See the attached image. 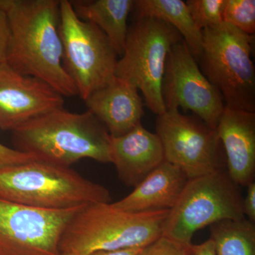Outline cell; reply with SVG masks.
Returning a JSON list of instances; mask_svg holds the SVG:
<instances>
[{"mask_svg": "<svg viewBox=\"0 0 255 255\" xmlns=\"http://www.w3.org/2000/svg\"><path fill=\"white\" fill-rule=\"evenodd\" d=\"M37 159L34 156L23 153L0 142V169Z\"/></svg>", "mask_w": 255, "mask_h": 255, "instance_id": "603a6c76", "label": "cell"}, {"mask_svg": "<svg viewBox=\"0 0 255 255\" xmlns=\"http://www.w3.org/2000/svg\"><path fill=\"white\" fill-rule=\"evenodd\" d=\"M188 180L179 167L164 160L134 187L130 194L112 204L117 209L132 213L170 210Z\"/></svg>", "mask_w": 255, "mask_h": 255, "instance_id": "2e32d148", "label": "cell"}, {"mask_svg": "<svg viewBox=\"0 0 255 255\" xmlns=\"http://www.w3.org/2000/svg\"><path fill=\"white\" fill-rule=\"evenodd\" d=\"M169 211L128 212L117 209L112 202L84 206L64 231L60 253L90 255L145 248L163 236Z\"/></svg>", "mask_w": 255, "mask_h": 255, "instance_id": "3957f363", "label": "cell"}, {"mask_svg": "<svg viewBox=\"0 0 255 255\" xmlns=\"http://www.w3.org/2000/svg\"><path fill=\"white\" fill-rule=\"evenodd\" d=\"M70 2L78 17L100 28L118 56H122L128 31V18L133 9L134 1L77 0Z\"/></svg>", "mask_w": 255, "mask_h": 255, "instance_id": "e0dca14e", "label": "cell"}, {"mask_svg": "<svg viewBox=\"0 0 255 255\" xmlns=\"http://www.w3.org/2000/svg\"><path fill=\"white\" fill-rule=\"evenodd\" d=\"M0 199L53 211L112 201L102 184L70 167L38 159L0 169Z\"/></svg>", "mask_w": 255, "mask_h": 255, "instance_id": "277c9868", "label": "cell"}, {"mask_svg": "<svg viewBox=\"0 0 255 255\" xmlns=\"http://www.w3.org/2000/svg\"><path fill=\"white\" fill-rule=\"evenodd\" d=\"M246 197L243 198V213L247 219L255 223V182L248 186Z\"/></svg>", "mask_w": 255, "mask_h": 255, "instance_id": "d4e9b609", "label": "cell"}, {"mask_svg": "<svg viewBox=\"0 0 255 255\" xmlns=\"http://www.w3.org/2000/svg\"><path fill=\"white\" fill-rule=\"evenodd\" d=\"M83 207L53 211L0 199V255H61L62 235Z\"/></svg>", "mask_w": 255, "mask_h": 255, "instance_id": "30bf717a", "label": "cell"}, {"mask_svg": "<svg viewBox=\"0 0 255 255\" xmlns=\"http://www.w3.org/2000/svg\"><path fill=\"white\" fill-rule=\"evenodd\" d=\"M162 95L166 110L179 107L191 111L216 129L226 105L221 94L201 72L185 42H177L169 52Z\"/></svg>", "mask_w": 255, "mask_h": 255, "instance_id": "8fae6325", "label": "cell"}, {"mask_svg": "<svg viewBox=\"0 0 255 255\" xmlns=\"http://www.w3.org/2000/svg\"><path fill=\"white\" fill-rule=\"evenodd\" d=\"M186 4L191 17L201 31L223 23L225 0H188Z\"/></svg>", "mask_w": 255, "mask_h": 255, "instance_id": "44dd1931", "label": "cell"}, {"mask_svg": "<svg viewBox=\"0 0 255 255\" xmlns=\"http://www.w3.org/2000/svg\"><path fill=\"white\" fill-rule=\"evenodd\" d=\"M191 255H216L212 241L209 238L201 244H192Z\"/></svg>", "mask_w": 255, "mask_h": 255, "instance_id": "484cf974", "label": "cell"}, {"mask_svg": "<svg viewBox=\"0 0 255 255\" xmlns=\"http://www.w3.org/2000/svg\"><path fill=\"white\" fill-rule=\"evenodd\" d=\"M191 246L192 244H182L162 236L142 248L138 255H191Z\"/></svg>", "mask_w": 255, "mask_h": 255, "instance_id": "7402d4cb", "label": "cell"}, {"mask_svg": "<svg viewBox=\"0 0 255 255\" xmlns=\"http://www.w3.org/2000/svg\"><path fill=\"white\" fill-rule=\"evenodd\" d=\"M209 227L216 255H255V224L246 218L220 221Z\"/></svg>", "mask_w": 255, "mask_h": 255, "instance_id": "d6986e66", "label": "cell"}, {"mask_svg": "<svg viewBox=\"0 0 255 255\" xmlns=\"http://www.w3.org/2000/svg\"><path fill=\"white\" fill-rule=\"evenodd\" d=\"M110 141V132L91 112L73 113L64 107L41 114L11 131L15 150L63 167L87 158L111 163Z\"/></svg>", "mask_w": 255, "mask_h": 255, "instance_id": "7a4b0ae2", "label": "cell"}, {"mask_svg": "<svg viewBox=\"0 0 255 255\" xmlns=\"http://www.w3.org/2000/svg\"><path fill=\"white\" fill-rule=\"evenodd\" d=\"M9 26L7 16L0 8V65L6 62L9 42Z\"/></svg>", "mask_w": 255, "mask_h": 255, "instance_id": "cb8c5ba5", "label": "cell"}, {"mask_svg": "<svg viewBox=\"0 0 255 255\" xmlns=\"http://www.w3.org/2000/svg\"><path fill=\"white\" fill-rule=\"evenodd\" d=\"M59 29L64 69L85 101L115 77L118 55L105 33L79 18L68 0H60Z\"/></svg>", "mask_w": 255, "mask_h": 255, "instance_id": "ba28073f", "label": "cell"}, {"mask_svg": "<svg viewBox=\"0 0 255 255\" xmlns=\"http://www.w3.org/2000/svg\"><path fill=\"white\" fill-rule=\"evenodd\" d=\"M139 90L130 82L114 77L85 100L91 112L112 137L127 133L140 124L144 103Z\"/></svg>", "mask_w": 255, "mask_h": 255, "instance_id": "9a60e30c", "label": "cell"}, {"mask_svg": "<svg viewBox=\"0 0 255 255\" xmlns=\"http://www.w3.org/2000/svg\"><path fill=\"white\" fill-rule=\"evenodd\" d=\"M203 32L201 70L221 94L226 107L255 112L254 36L222 23Z\"/></svg>", "mask_w": 255, "mask_h": 255, "instance_id": "5b68a950", "label": "cell"}, {"mask_svg": "<svg viewBox=\"0 0 255 255\" xmlns=\"http://www.w3.org/2000/svg\"><path fill=\"white\" fill-rule=\"evenodd\" d=\"M64 97L46 82L0 65V128L12 131L28 121L64 107Z\"/></svg>", "mask_w": 255, "mask_h": 255, "instance_id": "7c38bea8", "label": "cell"}, {"mask_svg": "<svg viewBox=\"0 0 255 255\" xmlns=\"http://www.w3.org/2000/svg\"><path fill=\"white\" fill-rule=\"evenodd\" d=\"M142 248H129L114 251H98L90 255H138Z\"/></svg>", "mask_w": 255, "mask_h": 255, "instance_id": "4316f807", "label": "cell"}, {"mask_svg": "<svg viewBox=\"0 0 255 255\" xmlns=\"http://www.w3.org/2000/svg\"><path fill=\"white\" fill-rule=\"evenodd\" d=\"M239 186L227 170L189 179L164 225L163 237L191 244L198 231L226 220L245 219Z\"/></svg>", "mask_w": 255, "mask_h": 255, "instance_id": "52a82bcc", "label": "cell"}, {"mask_svg": "<svg viewBox=\"0 0 255 255\" xmlns=\"http://www.w3.org/2000/svg\"><path fill=\"white\" fill-rule=\"evenodd\" d=\"M182 40L179 32L162 20L137 18L129 26L116 66L115 77L136 87L146 106L157 116L166 111L162 83L167 58L172 46Z\"/></svg>", "mask_w": 255, "mask_h": 255, "instance_id": "8992f818", "label": "cell"}, {"mask_svg": "<svg viewBox=\"0 0 255 255\" xmlns=\"http://www.w3.org/2000/svg\"><path fill=\"white\" fill-rule=\"evenodd\" d=\"M110 157L119 179L128 187H136L164 161L158 135L141 123L123 135L111 136Z\"/></svg>", "mask_w": 255, "mask_h": 255, "instance_id": "5bb4252c", "label": "cell"}, {"mask_svg": "<svg viewBox=\"0 0 255 255\" xmlns=\"http://www.w3.org/2000/svg\"><path fill=\"white\" fill-rule=\"evenodd\" d=\"M227 160V172L238 186L255 182V112L226 107L216 128Z\"/></svg>", "mask_w": 255, "mask_h": 255, "instance_id": "4fadbf2b", "label": "cell"}, {"mask_svg": "<svg viewBox=\"0 0 255 255\" xmlns=\"http://www.w3.org/2000/svg\"><path fill=\"white\" fill-rule=\"evenodd\" d=\"M61 255H77L73 254V253H62Z\"/></svg>", "mask_w": 255, "mask_h": 255, "instance_id": "83f0119b", "label": "cell"}, {"mask_svg": "<svg viewBox=\"0 0 255 255\" xmlns=\"http://www.w3.org/2000/svg\"><path fill=\"white\" fill-rule=\"evenodd\" d=\"M0 8L9 26L6 63L46 82L63 97L78 95L63 65L60 0H0Z\"/></svg>", "mask_w": 255, "mask_h": 255, "instance_id": "6da1fadb", "label": "cell"}, {"mask_svg": "<svg viewBox=\"0 0 255 255\" xmlns=\"http://www.w3.org/2000/svg\"><path fill=\"white\" fill-rule=\"evenodd\" d=\"M133 8L136 17L158 18L175 28L196 61L200 58L203 32L191 17L187 4L182 0H137Z\"/></svg>", "mask_w": 255, "mask_h": 255, "instance_id": "ac0fdd59", "label": "cell"}, {"mask_svg": "<svg viewBox=\"0 0 255 255\" xmlns=\"http://www.w3.org/2000/svg\"><path fill=\"white\" fill-rule=\"evenodd\" d=\"M156 133L163 147L164 160L179 167L188 179L223 169L221 143L216 129L200 119L168 108L157 116Z\"/></svg>", "mask_w": 255, "mask_h": 255, "instance_id": "9c48e42d", "label": "cell"}, {"mask_svg": "<svg viewBox=\"0 0 255 255\" xmlns=\"http://www.w3.org/2000/svg\"><path fill=\"white\" fill-rule=\"evenodd\" d=\"M223 21L246 34L254 36L255 0H225Z\"/></svg>", "mask_w": 255, "mask_h": 255, "instance_id": "ffe728a7", "label": "cell"}]
</instances>
